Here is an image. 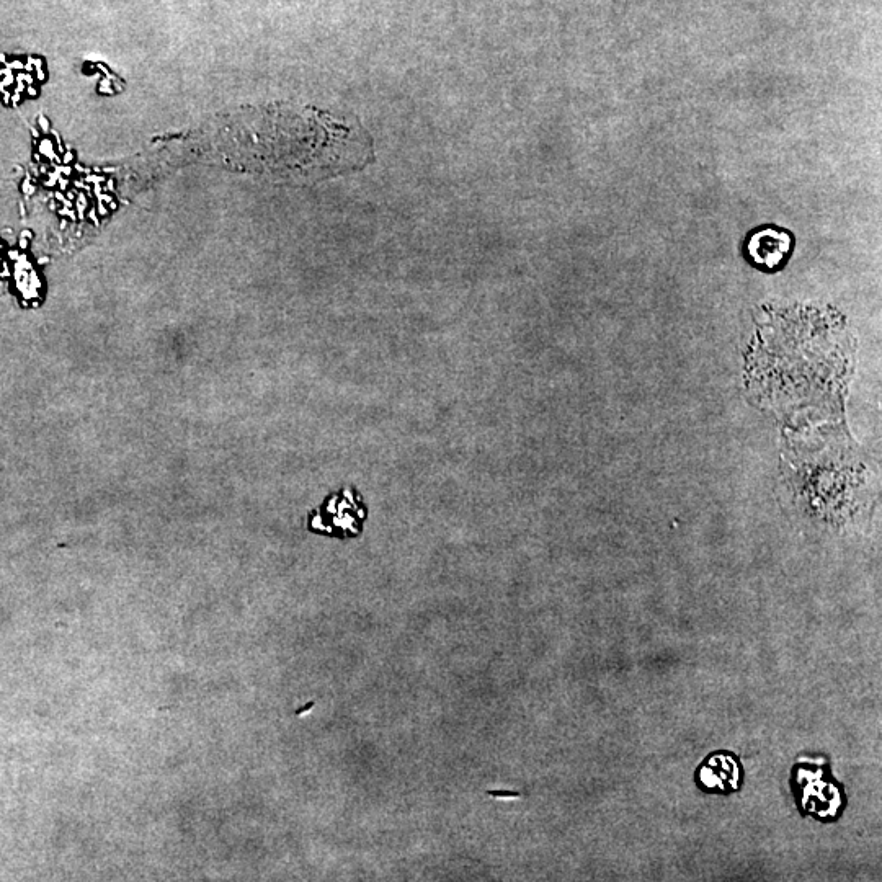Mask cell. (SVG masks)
Segmentation results:
<instances>
[{"mask_svg":"<svg viewBox=\"0 0 882 882\" xmlns=\"http://www.w3.org/2000/svg\"><path fill=\"white\" fill-rule=\"evenodd\" d=\"M793 247V239L788 232L775 228L760 229L753 232L747 242V255L757 267L763 270H776L788 260Z\"/></svg>","mask_w":882,"mask_h":882,"instance_id":"obj_1","label":"cell"}]
</instances>
